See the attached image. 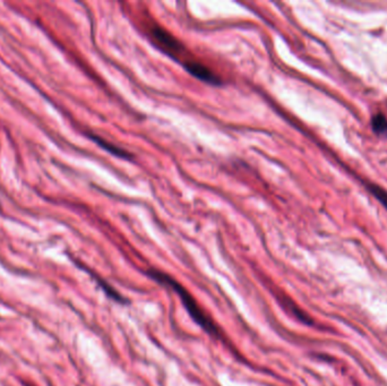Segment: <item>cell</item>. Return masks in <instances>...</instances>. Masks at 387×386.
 Wrapping results in <instances>:
<instances>
[{"label": "cell", "mask_w": 387, "mask_h": 386, "mask_svg": "<svg viewBox=\"0 0 387 386\" xmlns=\"http://www.w3.org/2000/svg\"><path fill=\"white\" fill-rule=\"evenodd\" d=\"M153 277H155L156 280L165 281V284H168L169 286H172V288L179 293V296L181 297V299L184 302V305L186 306L188 313L193 316L195 322L198 323L205 331L209 332L211 334L219 335V331H218V328L214 326L213 323L211 322L210 319H207V316L204 315V313H202V310L198 308V306L194 302L193 297H191L183 286H180V284H178L177 282H174V280L170 279L168 275L160 273V272H154V273H153Z\"/></svg>", "instance_id": "obj_1"}, {"label": "cell", "mask_w": 387, "mask_h": 386, "mask_svg": "<svg viewBox=\"0 0 387 386\" xmlns=\"http://www.w3.org/2000/svg\"><path fill=\"white\" fill-rule=\"evenodd\" d=\"M151 34L158 43L169 56H174V59L184 52V45L178 41L172 34L162 29L161 26L155 25L151 29Z\"/></svg>", "instance_id": "obj_2"}, {"label": "cell", "mask_w": 387, "mask_h": 386, "mask_svg": "<svg viewBox=\"0 0 387 386\" xmlns=\"http://www.w3.org/2000/svg\"><path fill=\"white\" fill-rule=\"evenodd\" d=\"M184 67L189 74L193 75L194 78H196L200 81L212 84V85H220L222 83L210 68L207 67L205 65L200 64L198 61H185Z\"/></svg>", "instance_id": "obj_3"}, {"label": "cell", "mask_w": 387, "mask_h": 386, "mask_svg": "<svg viewBox=\"0 0 387 386\" xmlns=\"http://www.w3.org/2000/svg\"><path fill=\"white\" fill-rule=\"evenodd\" d=\"M87 136L90 137L93 142L97 143L100 148H104L106 151L109 152L110 155H115V157H118L120 159H126V160H130L132 158V155L129 153V152L125 151L124 148H118L116 145H113V143H109L106 141V139H102L100 136L94 135V134H87Z\"/></svg>", "instance_id": "obj_4"}, {"label": "cell", "mask_w": 387, "mask_h": 386, "mask_svg": "<svg viewBox=\"0 0 387 386\" xmlns=\"http://www.w3.org/2000/svg\"><path fill=\"white\" fill-rule=\"evenodd\" d=\"M371 128L377 135L387 136V118L383 113H376L371 120Z\"/></svg>", "instance_id": "obj_5"}, {"label": "cell", "mask_w": 387, "mask_h": 386, "mask_svg": "<svg viewBox=\"0 0 387 386\" xmlns=\"http://www.w3.org/2000/svg\"><path fill=\"white\" fill-rule=\"evenodd\" d=\"M368 190L371 192L373 195H374L376 198H377L378 202L384 206L385 209H387V192L383 188V187L378 186V185H375V183H369L368 185Z\"/></svg>", "instance_id": "obj_6"}]
</instances>
